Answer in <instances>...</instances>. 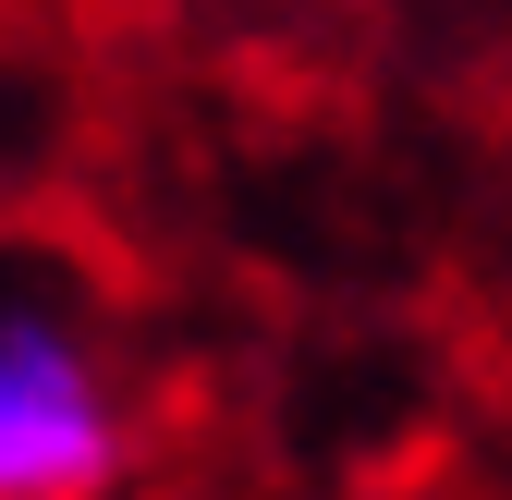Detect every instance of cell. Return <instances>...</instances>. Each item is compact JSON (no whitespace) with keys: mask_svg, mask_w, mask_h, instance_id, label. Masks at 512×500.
<instances>
[{"mask_svg":"<svg viewBox=\"0 0 512 500\" xmlns=\"http://www.w3.org/2000/svg\"><path fill=\"white\" fill-rule=\"evenodd\" d=\"M135 415L98 330L49 293H0V500H110Z\"/></svg>","mask_w":512,"mask_h":500,"instance_id":"1","label":"cell"}]
</instances>
